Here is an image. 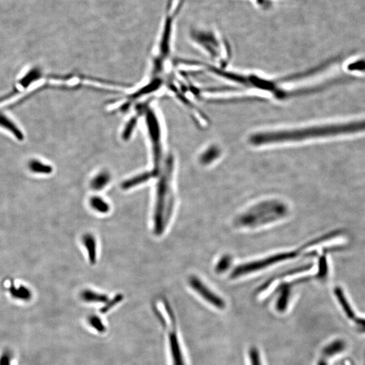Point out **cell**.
Segmentation results:
<instances>
[{
  "label": "cell",
  "instance_id": "cell-19",
  "mask_svg": "<svg viewBox=\"0 0 365 365\" xmlns=\"http://www.w3.org/2000/svg\"><path fill=\"white\" fill-rule=\"evenodd\" d=\"M253 1L257 7L265 11L271 7L275 0H253Z\"/></svg>",
  "mask_w": 365,
  "mask_h": 365
},
{
  "label": "cell",
  "instance_id": "cell-3",
  "mask_svg": "<svg viewBox=\"0 0 365 365\" xmlns=\"http://www.w3.org/2000/svg\"><path fill=\"white\" fill-rule=\"evenodd\" d=\"M160 321L163 326L166 327L165 328L169 332V334L167 333V343L172 365H185L182 349L177 333L174 314H169L168 319L167 317H162Z\"/></svg>",
  "mask_w": 365,
  "mask_h": 365
},
{
  "label": "cell",
  "instance_id": "cell-12",
  "mask_svg": "<svg viewBox=\"0 0 365 365\" xmlns=\"http://www.w3.org/2000/svg\"><path fill=\"white\" fill-rule=\"evenodd\" d=\"M29 168L32 172L37 174L48 175L53 171V167L50 165L44 164L37 160H32L29 162Z\"/></svg>",
  "mask_w": 365,
  "mask_h": 365
},
{
  "label": "cell",
  "instance_id": "cell-15",
  "mask_svg": "<svg viewBox=\"0 0 365 365\" xmlns=\"http://www.w3.org/2000/svg\"><path fill=\"white\" fill-rule=\"evenodd\" d=\"M123 298V295L117 294L115 298L112 299L111 300L108 301V302L106 303L107 304H106V306H103V308L101 309V312L102 313L109 312V311L111 310V308H113L115 305H117V304H119L120 302H121Z\"/></svg>",
  "mask_w": 365,
  "mask_h": 365
},
{
  "label": "cell",
  "instance_id": "cell-8",
  "mask_svg": "<svg viewBox=\"0 0 365 365\" xmlns=\"http://www.w3.org/2000/svg\"><path fill=\"white\" fill-rule=\"evenodd\" d=\"M0 127L7 129L10 132L13 133L14 136L17 137L18 140H23L24 135L23 132L18 128L17 125L9 118H8L7 116L1 113H0Z\"/></svg>",
  "mask_w": 365,
  "mask_h": 365
},
{
  "label": "cell",
  "instance_id": "cell-17",
  "mask_svg": "<svg viewBox=\"0 0 365 365\" xmlns=\"http://www.w3.org/2000/svg\"><path fill=\"white\" fill-rule=\"evenodd\" d=\"M348 70L355 71H365V60H361L348 65Z\"/></svg>",
  "mask_w": 365,
  "mask_h": 365
},
{
  "label": "cell",
  "instance_id": "cell-11",
  "mask_svg": "<svg viewBox=\"0 0 365 365\" xmlns=\"http://www.w3.org/2000/svg\"><path fill=\"white\" fill-rule=\"evenodd\" d=\"M89 205L93 210L101 214H107L111 210L109 203L100 196L91 197L89 199Z\"/></svg>",
  "mask_w": 365,
  "mask_h": 365
},
{
  "label": "cell",
  "instance_id": "cell-9",
  "mask_svg": "<svg viewBox=\"0 0 365 365\" xmlns=\"http://www.w3.org/2000/svg\"><path fill=\"white\" fill-rule=\"evenodd\" d=\"M111 178V175L107 171H103V172L98 173L91 180L90 183L91 188L95 191L101 190L109 184Z\"/></svg>",
  "mask_w": 365,
  "mask_h": 365
},
{
  "label": "cell",
  "instance_id": "cell-6",
  "mask_svg": "<svg viewBox=\"0 0 365 365\" xmlns=\"http://www.w3.org/2000/svg\"><path fill=\"white\" fill-rule=\"evenodd\" d=\"M83 245L86 248L89 262L95 264L97 261V245L95 237L91 233H85L82 237Z\"/></svg>",
  "mask_w": 365,
  "mask_h": 365
},
{
  "label": "cell",
  "instance_id": "cell-18",
  "mask_svg": "<svg viewBox=\"0 0 365 365\" xmlns=\"http://www.w3.org/2000/svg\"><path fill=\"white\" fill-rule=\"evenodd\" d=\"M89 324L92 328L98 331L99 329L103 330V325L101 323L100 319L96 316H91L89 319Z\"/></svg>",
  "mask_w": 365,
  "mask_h": 365
},
{
  "label": "cell",
  "instance_id": "cell-14",
  "mask_svg": "<svg viewBox=\"0 0 365 365\" xmlns=\"http://www.w3.org/2000/svg\"><path fill=\"white\" fill-rule=\"evenodd\" d=\"M10 292L14 298L21 299V300H28L31 298V293L29 288L23 286L19 287L12 286L10 288Z\"/></svg>",
  "mask_w": 365,
  "mask_h": 365
},
{
  "label": "cell",
  "instance_id": "cell-4",
  "mask_svg": "<svg viewBox=\"0 0 365 365\" xmlns=\"http://www.w3.org/2000/svg\"><path fill=\"white\" fill-rule=\"evenodd\" d=\"M296 254L297 253L294 252L281 253V254H275L274 256L269 257V258L249 263V264L241 265L233 271L232 277H239L241 276V275L254 272V271L261 270V269L266 268L267 267L276 264V263L280 262V261L292 258L296 256Z\"/></svg>",
  "mask_w": 365,
  "mask_h": 365
},
{
  "label": "cell",
  "instance_id": "cell-10",
  "mask_svg": "<svg viewBox=\"0 0 365 365\" xmlns=\"http://www.w3.org/2000/svg\"><path fill=\"white\" fill-rule=\"evenodd\" d=\"M81 297L82 300L86 302L107 303L109 301L107 295L99 294L90 290L83 291Z\"/></svg>",
  "mask_w": 365,
  "mask_h": 365
},
{
  "label": "cell",
  "instance_id": "cell-16",
  "mask_svg": "<svg viewBox=\"0 0 365 365\" xmlns=\"http://www.w3.org/2000/svg\"><path fill=\"white\" fill-rule=\"evenodd\" d=\"M251 365H262L260 354L256 348H252L250 351Z\"/></svg>",
  "mask_w": 365,
  "mask_h": 365
},
{
  "label": "cell",
  "instance_id": "cell-5",
  "mask_svg": "<svg viewBox=\"0 0 365 365\" xmlns=\"http://www.w3.org/2000/svg\"><path fill=\"white\" fill-rule=\"evenodd\" d=\"M189 282L193 290L195 291L201 298H204L206 302L210 303L211 304L219 309L225 308L224 300L215 294L197 277H191L189 278Z\"/></svg>",
  "mask_w": 365,
  "mask_h": 365
},
{
  "label": "cell",
  "instance_id": "cell-13",
  "mask_svg": "<svg viewBox=\"0 0 365 365\" xmlns=\"http://www.w3.org/2000/svg\"><path fill=\"white\" fill-rule=\"evenodd\" d=\"M41 76V70L37 67L34 68L20 81L19 86L23 89L27 88L31 83L35 82V81L39 79Z\"/></svg>",
  "mask_w": 365,
  "mask_h": 365
},
{
  "label": "cell",
  "instance_id": "cell-2",
  "mask_svg": "<svg viewBox=\"0 0 365 365\" xmlns=\"http://www.w3.org/2000/svg\"><path fill=\"white\" fill-rule=\"evenodd\" d=\"M191 37L199 47L215 57L221 55L227 47L215 30L193 29L191 32Z\"/></svg>",
  "mask_w": 365,
  "mask_h": 365
},
{
  "label": "cell",
  "instance_id": "cell-7",
  "mask_svg": "<svg viewBox=\"0 0 365 365\" xmlns=\"http://www.w3.org/2000/svg\"><path fill=\"white\" fill-rule=\"evenodd\" d=\"M151 178H153V177L151 171L141 173L140 175H137V176L124 181L122 183L121 187L122 189L127 190V189L133 188V187H136L137 185L143 184V183L147 182Z\"/></svg>",
  "mask_w": 365,
  "mask_h": 365
},
{
  "label": "cell",
  "instance_id": "cell-1",
  "mask_svg": "<svg viewBox=\"0 0 365 365\" xmlns=\"http://www.w3.org/2000/svg\"><path fill=\"white\" fill-rule=\"evenodd\" d=\"M174 159L171 155L167 158L165 163L163 174L161 175L157 187V197L154 214H153V229L155 235L163 234L166 228L165 223V213L169 201L175 199L171 183H172Z\"/></svg>",
  "mask_w": 365,
  "mask_h": 365
}]
</instances>
